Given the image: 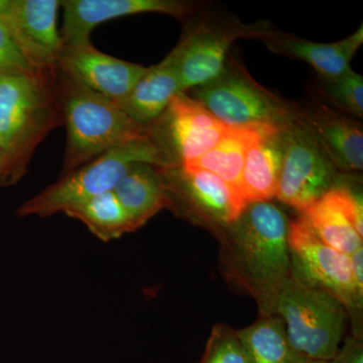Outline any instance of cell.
<instances>
[{
	"label": "cell",
	"instance_id": "cell-5",
	"mask_svg": "<svg viewBox=\"0 0 363 363\" xmlns=\"http://www.w3.org/2000/svg\"><path fill=\"white\" fill-rule=\"evenodd\" d=\"M274 314L283 320L289 340L303 357L330 362L337 354L347 310L331 294L305 283L291 271Z\"/></svg>",
	"mask_w": 363,
	"mask_h": 363
},
{
	"label": "cell",
	"instance_id": "cell-29",
	"mask_svg": "<svg viewBox=\"0 0 363 363\" xmlns=\"http://www.w3.org/2000/svg\"><path fill=\"white\" fill-rule=\"evenodd\" d=\"M351 272L358 294L363 297V247L350 255Z\"/></svg>",
	"mask_w": 363,
	"mask_h": 363
},
{
	"label": "cell",
	"instance_id": "cell-7",
	"mask_svg": "<svg viewBox=\"0 0 363 363\" xmlns=\"http://www.w3.org/2000/svg\"><path fill=\"white\" fill-rule=\"evenodd\" d=\"M196 101L228 128L283 130L284 112L247 79L226 76L195 91Z\"/></svg>",
	"mask_w": 363,
	"mask_h": 363
},
{
	"label": "cell",
	"instance_id": "cell-6",
	"mask_svg": "<svg viewBox=\"0 0 363 363\" xmlns=\"http://www.w3.org/2000/svg\"><path fill=\"white\" fill-rule=\"evenodd\" d=\"M288 243L298 279L331 294L347 311H362L363 297L353 281L350 255L322 242L301 218L289 225Z\"/></svg>",
	"mask_w": 363,
	"mask_h": 363
},
{
	"label": "cell",
	"instance_id": "cell-1",
	"mask_svg": "<svg viewBox=\"0 0 363 363\" xmlns=\"http://www.w3.org/2000/svg\"><path fill=\"white\" fill-rule=\"evenodd\" d=\"M62 118L57 70L0 76V187L26 175L35 147Z\"/></svg>",
	"mask_w": 363,
	"mask_h": 363
},
{
	"label": "cell",
	"instance_id": "cell-28",
	"mask_svg": "<svg viewBox=\"0 0 363 363\" xmlns=\"http://www.w3.org/2000/svg\"><path fill=\"white\" fill-rule=\"evenodd\" d=\"M328 363H363L362 334H353L346 339L336 357Z\"/></svg>",
	"mask_w": 363,
	"mask_h": 363
},
{
	"label": "cell",
	"instance_id": "cell-11",
	"mask_svg": "<svg viewBox=\"0 0 363 363\" xmlns=\"http://www.w3.org/2000/svg\"><path fill=\"white\" fill-rule=\"evenodd\" d=\"M57 70L78 84L119 102L147 68L98 51L92 44L64 45Z\"/></svg>",
	"mask_w": 363,
	"mask_h": 363
},
{
	"label": "cell",
	"instance_id": "cell-23",
	"mask_svg": "<svg viewBox=\"0 0 363 363\" xmlns=\"http://www.w3.org/2000/svg\"><path fill=\"white\" fill-rule=\"evenodd\" d=\"M315 128L319 142L334 164L347 171H362L363 135L357 123L339 117H327L316 121Z\"/></svg>",
	"mask_w": 363,
	"mask_h": 363
},
{
	"label": "cell",
	"instance_id": "cell-20",
	"mask_svg": "<svg viewBox=\"0 0 363 363\" xmlns=\"http://www.w3.org/2000/svg\"><path fill=\"white\" fill-rule=\"evenodd\" d=\"M363 43L362 26L340 42L317 44L307 40L288 39L279 43L284 52L304 60L324 77L335 80L351 71L350 61Z\"/></svg>",
	"mask_w": 363,
	"mask_h": 363
},
{
	"label": "cell",
	"instance_id": "cell-13",
	"mask_svg": "<svg viewBox=\"0 0 363 363\" xmlns=\"http://www.w3.org/2000/svg\"><path fill=\"white\" fill-rule=\"evenodd\" d=\"M168 193H179L218 223L235 224L248 206L219 177L204 169L162 168Z\"/></svg>",
	"mask_w": 363,
	"mask_h": 363
},
{
	"label": "cell",
	"instance_id": "cell-2",
	"mask_svg": "<svg viewBox=\"0 0 363 363\" xmlns=\"http://www.w3.org/2000/svg\"><path fill=\"white\" fill-rule=\"evenodd\" d=\"M230 243L224 247L229 276L255 298L262 316L274 314L277 302L292 271L288 219L272 203L245 208Z\"/></svg>",
	"mask_w": 363,
	"mask_h": 363
},
{
	"label": "cell",
	"instance_id": "cell-25",
	"mask_svg": "<svg viewBox=\"0 0 363 363\" xmlns=\"http://www.w3.org/2000/svg\"><path fill=\"white\" fill-rule=\"evenodd\" d=\"M332 96L344 109L362 116L363 114V78L353 71L342 77L331 81Z\"/></svg>",
	"mask_w": 363,
	"mask_h": 363
},
{
	"label": "cell",
	"instance_id": "cell-27",
	"mask_svg": "<svg viewBox=\"0 0 363 363\" xmlns=\"http://www.w3.org/2000/svg\"><path fill=\"white\" fill-rule=\"evenodd\" d=\"M32 71L35 69L23 58L6 26L0 20V76Z\"/></svg>",
	"mask_w": 363,
	"mask_h": 363
},
{
	"label": "cell",
	"instance_id": "cell-24",
	"mask_svg": "<svg viewBox=\"0 0 363 363\" xmlns=\"http://www.w3.org/2000/svg\"><path fill=\"white\" fill-rule=\"evenodd\" d=\"M197 363H252L238 330L225 324L215 325L203 357Z\"/></svg>",
	"mask_w": 363,
	"mask_h": 363
},
{
	"label": "cell",
	"instance_id": "cell-17",
	"mask_svg": "<svg viewBox=\"0 0 363 363\" xmlns=\"http://www.w3.org/2000/svg\"><path fill=\"white\" fill-rule=\"evenodd\" d=\"M180 93L183 92L175 69L166 58L159 65L147 68L128 96L117 104L136 123L150 128Z\"/></svg>",
	"mask_w": 363,
	"mask_h": 363
},
{
	"label": "cell",
	"instance_id": "cell-21",
	"mask_svg": "<svg viewBox=\"0 0 363 363\" xmlns=\"http://www.w3.org/2000/svg\"><path fill=\"white\" fill-rule=\"evenodd\" d=\"M64 213L84 223L97 238L106 242L136 230L113 191L95 196Z\"/></svg>",
	"mask_w": 363,
	"mask_h": 363
},
{
	"label": "cell",
	"instance_id": "cell-26",
	"mask_svg": "<svg viewBox=\"0 0 363 363\" xmlns=\"http://www.w3.org/2000/svg\"><path fill=\"white\" fill-rule=\"evenodd\" d=\"M334 206L338 208L346 218L350 220L355 230L363 238V208L362 197L358 193L353 192L350 188L333 186L323 196Z\"/></svg>",
	"mask_w": 363,
	"mask_h": 363
},
{
	"label": "cell",
	"instance_id": "cell-3",
	"mask_svg": "<svg viewBox=\"0 0 363 363\" xmlns=\"http://www.w3.org/2000/svg\"><path fill=\"white\" fill-rule=\"evenodd\" d=\"M57 72L60 105L67 130L62 176L114 147L152 133L150 128L133 121L117 102Z\"/></svg>",
	"mask_w": 363,
	"mask_h": 363
},
{
	"label": "cell",
	"instance_id": "cell-30",
	"mask_svg": "<svg viewBox=\"0 0 363 363\" xmlns=\"http://www.w3.org/2000/svg\"><path fill=\"white\" fill-rule=\"evenodd\" d=\"M309 363H328V362H317V360H311Z\"/></svg>",
	"mask_w": 363,
	"mask_h": 363
},
{
	"label": "cell",
	"instance_id": "cell-4",
	"mask_svg": "<svg viewBox=\"0 0 363 363\" xmlns=\"http://www.w3.org/2000/svg\"><path fill=\"white\" fill-rule=\"evenodd\" d=\"M136 162H145L160 168L174 167L168 155L150 133L114 147L75 171L61 176L58 182L23 203L16 215L52 216L95 196L111 192Z\"/></svg>",
	"mask_w": 363,
	"mask_h": 363
},
{
	"label": "cell",
	"instance_id": "cell-15",
	"mask_svg": "<svg viewBox=\"0 0 363 363\" xmlns=\"http://www.w3.org/2000/svg\"><path fill=\"white\" fill-rule=\"evenodd\" d=\"M286 135L283 130H262L250 143L242 169L243 197L248 205L276 197Z\"/></svg>",
	"mask_w": 363,
	"mask_h": 363
},
{
	"label": "cell",
	"instance_id": "cell-12",
	"mask_svg": "<svg viewBox=\"0 0 363 363\" xmlns=\"http://www.w3.org/2000/svg\"><path fill=\"white\" fill-rule=\"evenodd\" d=\"M64 45L89 44L90 33L98 25L138 13H164L183 18L191 6L176 0H64Z\"/></svg>",
	"mask_w": 363,
	"mask_h": 363
},
{
	"label": "cell",
	"instance_id": "cell-8",
	"mask_svg": "<svg viewBox=\"0 0 363 363\" xmlns=\"http://www.w3.org/2000/svg\"><path fill=\"white\" fill-rule=\"evenodd\" d=\"M335 175L326 152L302 131L286 135V150L277 197L289 206L304 211L332 187Z\"/></svg>",
	"mask_w": 363,
	"mask_h": 363
},
{
	"label": "cell",
	"instance_id": "cell-19",
	"mask_svg": "<svg viewBox=\"0 0 363 363\" xmlns=\"http://www.w3.org/2000/svg\"><path fill=\"white\" fill-rule=\"evenodd\" d=\"M252 363H309L293 347L283 320L274 314L262 316L255 323L238 330Z\"/></svg>",
	"mask_w": 363,
	"mask_h": 363
},
{
	"label": "cell",
	"instance_id": "cell-14",
	"mask_svg": "<svg viewBox=\"0 0 363 363\" xmlns=\"http://www.w3.org/2000/svg\"><path fill=\"white\" fill-rule=\"evenodd\" d=\"M231 40L227 35L197 32L182 40L167 57L175 69L182 92L221 77Z\"/></svg>",
	"mask_w": 363,
	"mask_h": 363
},
{
	"label": "cell",
	"instance_id": "cell-10",
	"mask_svg": "<svg viewBox=\"0 0 363 363\" xmlns=\"http://www.w3.org/2000/svg\"><path fill=\"white\" fill-rule=\"evenodd\" d=\"M161 118L166 142L160 147L174 167L185 166L200 159L220 142L230 128L185 93L174 97Z\"/></svg>",
	"mask_w": 363,
	"mask_h": 363
},
{
	"label": "cell",
	"instance_id": "cell-18",
	"mask_svg": "<svg viewBox=\"0 0 363 363\" xmlns=\"http://www.w3.org/2000/svg\"><path fill=\"white\" fill-rule=\"evenodd\" d=\"M259 131L262 130L230 128L220 142L200 159L185 166L178 167L183 169H204L214 174L225 182L245 202L242 190L243 164L248 147Z\"/></svg>",
	"mask_w": 363,
	"mask_h": 363
},
{
	"label": "cell",
	"instance_id": "cell-16",
	"mask_svg": "<svg viewBox=\"0 0 363 363\" xmlns=\"http://www.w3.org/2000/svg\"><path fill=\"white\" fill-rule=\"evenodd\" d=\"M113 193L136 229L164 208L171 206L162 168L136 162L117 183Z\"/></svg>",
	"mask_w": 363,
	"mask_h": 363
},
{
	"label": "cell",
	"instance_id": "cell-9",
	"mask_svg": "<svg viewBox=\"0 0 363 363\" xmlns=\"http://www.w3.org/2000/svg\"><path fill=\"white\" fill-rule=\"evenodd\" d=\"M61 1L9 0L0 14L23 58L38 71H56L63 40L57 26Z\"/></svg>",
	"mask_w": 363,
	"mask_h": 363
},
{
	"label": "cell",
	"instance_id": "cell-22",
	"mask_svg": "<svg viewBox=\"0 0 363 363\" xmlns=\"http://www.w3.org/2000/svg\"><path fill=\"white\" fill-rule=\"evenodd\" d=\"M303 221L322 242L346 255L362 247V238L345 215L322 197L302 211Z\"/></svg>",
	"mask_w": 363,
	"mask_h": 363
}]
</instances>
